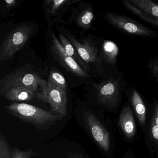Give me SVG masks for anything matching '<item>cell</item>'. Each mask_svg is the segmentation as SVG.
<instances>
[{
	"label": "cell",
	"instance_id": "obj_17",
	"mask_svg": "<svg viewBox=\"0 0 158 158\" xmlns=\"http://www.w3.org/2000/svg\"><path fill=\"white\" fill-rule=\"evenodd\" d=\"M93 19L94 13L92 9L91 8H86L78 15L77 24L84 29H89L91 27Z\"/></svg>",
	"mask_w": 158,
	"mask_h": 158
},
{
	"label": "cell",
	"instance_id": "obj_5",
	"mask_svg": "<svg viewBox=\"0 0 158 158\" xmlns=\"http://www.w3.org/2000/svg\"><path fill=\"white\" fill-rule=\"evenodd\" d=\"M104 18L109 24L125 34L142 37L157 36L148 27L125 15L109 12L105 15Z\"/></svg>",
	"mask_w": 158,
	"mask_h": 158
},
{
	"label": "cell",
	"instance_id": "obj_19",
	"mask_svg": "<svg viewBox=\"0 0 158 158\" xmlns=\"http://www.w3.org/2000/svg\"><path fill=\"white\" fill-rule=\"evenodd\" d=\"M48 81L60 87L67 91V85L63 76L56 70H52L49 75Z\"/></svg>",
	"mask_w": 158,
	"mask_h": 158
},
{
	"label": "cell",
	"instance_id": "obj_7",
	"mask_svg": "<svg viewBox=\"0 0 158 158\" xmlns=\"http://www.w3.org/2000/svg\"><path fill=\"white\" fill-rule=\"evenodd\" d=\"M99 102L108 108L117 107L120 101V89L118 82L108 79L99 84H95Z\"/></svg>",
	"mask_w": 158,
	"mask_h": 158
},
{
	"label": "cell",
	"instance_id": "obj_3",
	"mask_svg": "<svg viewBox=\"0 0 158 158\" xmlns=\"http://www.w3.org/2000/svg\"><path fill=\"white\" fill-rule=\"evenodd\" d=\"M48 81L39 75L26 71H16L4 77L0 83L1 95L12 87H23L35 92L37 98L42 101L47 89Z\"/></svg>",
	"mask_w": 158,
	"mask_h": 158
},
{
	"label": "cell",
	"instance_id": "obj_13",
	"mask_svg": "<svg viewBox=\"0 0 158 158\" xmlns=\"http://www.w3.org/2000/svg\"><path fill=\"white\" fill-rule=\"evenodd\" d=\"M133 6L150 18L158 19V4L150 0H128Z\"/></svg>",
	"mask_w": 158,
	"mask_h": 158
},
{
	"label": "cell",
	"instance_id": "obj_24",
	"mask_svg": "<svg viewBox=\"0 0 158 158\" xmlns=\"http://www.w3.org/2000/svg\"><path fill=\"white\" fill-rule=\"evenodd\" d=\"M5 2L7 8H12L15 7L17 1L15 0H5Z\"/></svg>",
	"mask_w": 158,
	"mask_h": 158
},
{
	"label": "cell",
	"instance_id": "obj_12",
	"mask_svg": "<svg viewBox=\"0 0 158 158\" xmlns=\"http://www.w3.org/2000/svg\"><path fill=\"white\" fill-rule=\"evenodd\" d=\"M130 100L139 124L144 126L146 124L147 110L142 98L136 89H133L131 93Z\"/></svg>",
	"mask_w": 158,
	"mask_h": 158
},
{
	"label": "cell",
	"instance_id": "obj_11",
	"mask_svg": "<svg viewBox=\"0 0 158 158\" xmlns=\"http://www.w3.org/2000/svg\"><path fill=\"white\" fill-rule=\"evenodd\" d=\"M5 99L16 102L29 101L37 98V94L32 90L21 86L14 87L1 94Z\"/></svg>",
	"mask_w": 158,
	"mask_h": 158
},
{
	"label": "cell",
	"instance_id": "obj_9",
	"mask_svg": "<svg viewBox=\"0 0 158 158\" xmlns=\"http://www.w3.org/2000/svg\"><path fill=\"white\" fill-rule=\"evenodd\" d=\"M68 40L73 44L80 57L86 64H94L98 69L102 68L101 60L98 57V49L90 40L85 39L82 43L71 35H67Z\"/></svg>",
	"mask_w": 158,
	"mask_h": 158
},
{
	"label": "cell",
	"instance_id": "obj_14",
	"mask_svg": "<svg viewBox=\"0 0 158 158\" xmlns=\"http://www.w3.org/2000/svg\"><path fill=\"white\" fill-rule=\"evenodd\" d=\"M59 39L60 43L63 47L66 53L73 59L81 67H82V68L83 67L84 69L86 70V71H89V69L88 67L87 64L81 59L78 52L73 44L69 41V40L67 39L66 37L62 35H59Z\"/></svg>",
	"mask_w": 158,
	"mask_h": 158
},
{
	"label": "cell",
	"instance_id": "obj_2",
	"mask_svg": "<svg viewBox=\"0 0 158 158\" xmlns=\"http://www.w3.org/2000/svg\"><path fill=\"white\" fill-rule=\"evenodd\" d=\"M79 115L78 121L82 128L103 153L110 154L112 145L111 135L105 125L92 110L84 109Z\"/></svg>",
	"mask_w": 158,
	"mask_h": 158
},
{
	"label": "cell",
	"instance_id": "obj_27",
	"mask_svg": "<svg viewBox=\"0 0 158 158\" xmlns=\"http://www.w3.org/2000/svg\"></svg>",
	"mask_w": 158,
	"mask_h": 158
},
{
	"label": "cell",
	"instance_id": "obj_23",
	"mask_svg": "<svg viewBox=\"0 0 158 158\" xmlns=\"http://www.w3.org/2000/svg\"><path fill=\"white\" fill-rule=\"evenodd\" d=\"M67 158H88L82 153L77 152H69L67 153Z\"/></svg>",
	"mask_w": 158,
	"mask_h": 158
},
{
	"label": "cell",
	"instance_id": "obj_1",
	"mask_svg": "<svg viewBox=\"0 0 158 158\" xmlns=\"http://www.w3.org/2000/svg\"><path fill=\"white\" fill-rule=\"evenodd\" d=\"M4 108L9 114L33 126L38 131L49 129L62 119L52 112L27 103L14 102Z\"/></svg>",
	"mask_w": 158,
	"mask_h": 158
},
{
	"label": "cell",
	"instance_id": "obj_10",
	"mask_svg": "<svg viewBox=\"0 0 158 158\" xmlns=\"http://www.w3.org/2000/svg\"><path fill=\"white\" fill-rule=\"evenodd\" d=\"M118 124L126 137L133 139L136 133V127L133 110L129 106L124 107L119 115Z\"/></svg>",
	"mask_w": 158,
	"mask_h": 158
},
{
	"label": "cell",
	"instance_id": "obj_6",
	"mask_svg": "<svg viewBox=\"0 0 158 158\" xmlns=\"http://www.w3.org/2000/svg\"><path fill=\"white\" fill-rule=\"evenodd\" d=\"M42 101L48 103L52 112L61 119L67 115V91L60 87L48 81L46 93Z\"/></svg>",
	"mask_w": 158,
	"mask_h": 158
},
{
	"label": "cell",
	"instance_id": "obj_8",
	"mask_svg": "<svg viewBox=\"0 0 158 158\" xmlns=\"http://www.w3.org/2000/svg\"><path fill=\"white\" fill-rule=\"evenodd\" d=\"M52 50L53 56L66 70L79 77H86L89 76L86 71L66 53L59 40L53 34L52 35Z\"/></svg>",
	"mask_w": 158,
	"mask_h": 158
},
{
	"label": "cell",
	"instance_id": "obj_21",
	"mask_svg": "<svg viewBox=\"0 0 158 158\" xmlns=\"http://www.w3.org/2000/svg\"><path fill=\"white\" fill-rule=\"evenodd\" d=\"M12 148L2 133L0 134V158H12Z\"/></svg>",
	"mask_w": 158,
	"mask_h": 158
},
{
	"label": "cell",
	"instance_id": "obj_15",
	"mask_svg": "<svg viewBox=\"0 0 158 158\" xmlns=\"http://www.w3.org/2000/svg\"><path fill=\"white\" fill-rule=\"evenodd\" d=\"M102 53L105 62L113 65L117 60L118 48L114 42L105 40L102 45Z\"/></svg>",
	"mask_w": 158,
	"mask_h": 158
},
{
	"label": "cell",
	"instance_id": "obj_22",
	"mask_svg": "<svg viewBox=\"0 0 158 158\" xmlns=\"http://www.w3.org/2000/svg\"><path fill=\"white\" fill-rule=\"evenodd\" d=\"M148 66L152 74L158 78V58L151 61Z\"/></svg>",
	"mask_w": 158,
	"mask_h": 158
},
{
	"label": "cell",
	"instance_id": "obj_26",
	"mask_svg": "<svg viewBox=\"0 0 158 158\" xmlns=\"http://www.w3.org/2000/svg\"></svg>",
	"mask_w": 158,
	"mask_h": 158
},
{
	"label": "cell",
	"instance_id": "obj_25",
	"mask_svg": "<svg viewBox=\"0 0 158 158\" xmlns=\"http://www.w3.org/2000/svg\"><path fill=\"white\" fill-rule=\"evenodd\" d=\"M157 22H158V19H157Z\"/></svg>",
	"mask_w": 158,
	"mask_h": 158
},
{
	"label": "cell",
	"instance_id": "obj_16",
	"mask_svg": "<svg viewBox=\"0 0 158 158\" xmlns=\"http://www.w3.org/2000/svg\"><path fill=\"white\" fill-rule=\"evenodd\" d=\"M149 129L150 135L154 142L158 153V102L154 105Z\"/></svg>",
	"mask_w": 158,
	"mask_h": 158
},
{
	"label": "cell",
	"instance_id": "obj_4",
	"mask_svg": "<svg viewBox=\"0 0 158 158\" xmlns=\"http://www.w3.org/2000/svg\"><path fill=\"white\" fill-rule=\"evenodd\" d=\"M34 32V27L23 25L11 31L6 36L0 48V61L12 58L27 42Z\"/></svg>",
	"mask_w": 158,
	"mask_h": 158
},
{
	"label": "cell",
	"instance_id": "obj_18",
	"mask_svg": "<svg viewBox=\"0 0 158 158\" xmlns=\"http://www.w3.org/2000/svg\"><path fill=\"white\" fill-rule=\"evenodd\" d=\"M123 3L126 8L128 10L130 11L132 13L134 14L135 15H136L142 20H144L147 23L158 27V23L157 19H153V18H150V17L147 16V15L142 12L141 11L138 9L137 8L133 6L132 4H131L128 1V0L123 1Z\"/></svg>",
	"mask_w": 158,
	"mask_h": 158
},
{
	"label": "cell",
	"instance_id": "obj_20",
	"mask_svg": "<svg viewBox=\"0 0 158 158\" xmlns=\"http://www.w3.org/2000/svg\"><path fill=\"white\" fill-rule=\"evenodd\" d=\"M45 2L48 12L53 15L63 6L70 3L72 1L69 0H48Z\"/></svg>",
	"mask_w": 158,
	"mask_h": 158
}]
</instances>
